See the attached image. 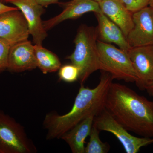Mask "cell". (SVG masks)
<instances>
[{
  "instance_id": "obj_1",
  "label": "cell",
  "mask_w": 153,
  "mask_h": 153,
  "mask_svg": "<svg viewBox=\"0 0 153 153\" xmlns=\"http://www.w3.org/2000/svg\"><path fill=\"white\" fill-rule=\"evenodd\" d=\"M105 109L128 131L153 137V101L125 85L112 82L107 94Z\"/></svg>"
},
{
  "instance_id": "obj_2",
  "label": "cell",
  "mask_w": 153,
  "mask_h": 153,
  "mask_svg": "<svg viewBox=\"0 0 153 153\" xmlns=\"http://www.w3.org/2000/svg\"><path fill=\"white\" fill-rule=\"evenodd\" d=\"M102 71L100 82L94 88L81 85L70 111L63 115L54 111L46 114L43 125L47 131V140L60 138L86 118L96 116L105 109L107 94L113 79L109 73Z\"/></svg>"
},
{
  "instance_id": "obj_3",
  "label": "cell",
  "mask_w": 153,
  "mask_h": 153,
  "mask_svg": "<svg viewBox=\"0 0 153 153\" xmlns=\"http://www.w3.org/2000/svg\"><path fill=\"white\" fill-rule=\"evenodd\" d=\"M97 41L96 27L86 25L79 26L74 39V51L66 59L79 68L80 85L92 73L100 70Z\"/></svg>"
},
{
  "instance_id": "obj_4",
  "label": "cell",
  "mask_w": 153,
  "mask_h": 153,
  "mask_svg": "<svg viewBox=\"0 0 153 153\" xmlns=\"http://www.w3.org/2000/svg\"><path fill=\"white\" fill-rule=\"evenodd\" d=\"M100 70L113 79L135 82L137 76L127 52L110 44L97 41Z\"/></svg>"
},
{
  "instance_id": "obj_5",
  "label": "cell",
  "mask_w": 153,
  "mask_h": 153,
  "mask_svg": "<svg viewBox=\"0 0 153 153\" xmlns=\"http://www.w3.org/2000/svg\"><path fill=\"white\" fill-rule=\"evenodd\" d=\"M37 148L24 127L0 111V153H36Z\"/></svg>"
},
{
  "instance_id": "obj_6",
  "label": "cell",
  "mask_w": 153,
  "mask_h": 153,
  "mask_svg": "<svg viewBox=\"0 0 153 153\" xmlns=\"http://www.w3.org/2000/svg\"><path fill=\"white\" fill-rule=\"evenodd\" d=\"M93 125L100 131L113 134L120 142L127 153H138L141 148L153 143L152 138L138 137L131 134L105 109L94 117Z\"/></svg>"
},
{
  "instance_id": "obj_7",
  "label": "cell",
  "mask_w": 153,
  "mask_h": 153,
  "mask_svg": "<svg viewBox=\"0 0 153 153\" xmlns=\"http://www.w3.org/2000/svg\"><path fill=\"white\" fill-rule=\"evenodd\" d=\"M127 53L136 73V85L146 90L153 84V44L131 47Z\"/></svg>"
},
{
  "instance_id": "obj_8",
  "label": "cell",
  "mask_w": 153,
  "mask_h": 153,
  "mask_svg": "<svg viewBox=\"0 0 153 153\" xmlns=\"http://www.w3.org/2000/svg\"><path fill=\"white\" fill-rule=\"evenodd\" d=\"M30 35L27 22L20 10L0 14V38L7 41L11 46L28 40Z\"/></svg>"
},
{
  "instance_id": "obj_9",
  "label": "cell",
  "mask_w": 153,
  "mask_h": 153,
  "mask_svg": "<svg viewBox=\"0 0 153 153\" xmlns=\"http://www.w3.org/2000/svg\"><path fill=\"white\" fill-rule=\"evenodd\" d=\"M6 3L13 4L22 12L27 22L33 43L42 45L47 37V31L44 29L41 19L45 12L44 7L36 0H7Z\"/></svg>"
},
{
  "instance_id": "obj_10",
  "label": "cell",
  "mask_w": 153,
  "mask_h": 153,
  "mask_svg": "<svg viewBox=\"0 0 153 153\" xmlns=\"http://www.w3.org/2000/svg\"><path fill=\"white\" fill-rule=\"evenodd\" d=\"M134 27L127 40L131 47L153 44V7L149 6L133 14Z\"/></svg>"
},
{
  "instance_id": "obj_11",
  "label": "cell",
  "mask_w": 153,
  "mask_h": 153,
  "mask_svg": "<svg viewBox=\"0 0 153 153\" xmlns=\"http://www.w3.org/2000/svg\"><path fill=\"white\" fill-rule=\"evenodd\" d=\"M58 4L63 8V11L55 17L42 22L46 31L51 30L66 20L78 19L86 13H102L99 3L94 0H71Z\"/></svg>"
},
{
  "instance_id": "obj_12",
  "label": "cell",
  "mask_w": 153,
  "mask_h": 153,
  "mask_svg": "<svg viewBox=\"0 0 153 153\" xmlns=\"http://www.w3.org/2000/svg\"><path fill=\"white\" fill-rule=\"evenodd\" d=\"M37 68L34 45L28 40L12 45L10 48L7 69L11 72H22Z\"/></svg>"
},
{
  "instance_id": "obj_13",
  "label": "cell",
  "mask_w": 153,
  "mask_h": 153,
  "mask_svg": "<svg viewBox=\"0 0 153 153\" xmlns=\"http://www.w3.org/2000/svg\"><path fill=\"white\" fill-rule=\"evenodd\" d=\"M97 21V40L114 44L126 52L131 48L120 28L102 13H95Z\"/></svg>"
},
{
  "instance_id": "obj_14",
  "label": "cell",
  "mask_w": 153,
  "mask_h": 153,
  "mask_svg": "<svg viewBox=\"0 0 153 153\" xmlns=\"http://www.w3.org/2000/svg\"><path fill=\"white\" fill-rule=\"evenodd\" d=\"M98 3L102 13L120 28L127 38L134 27L133 13L120 0H102Z\"/></svg>"
},
{
  "instance_id": "obj_15",
  "label": "cell",
  "mask_w": 153,
  "mask_h": 153,
  "mask_svg": "<svg viewBox=\"0 0 153 153\" xmlns=\"http://www.w3.org/2000/svg\"><path fill=\"white\" fill-rule=\"evenodd\" d=\"M95 117L91 115L86 118L60 137L72 153H85V140L90 134Z\"/></svg>"
},
{
  "instance_id": "obj_16",
  "label": "cell",
  "mask_w": 153,
  "mask_h": 153,
  "mask_svg": "<svg viewBox=\"0 0 153 153\" xmlns=\"http://www.w3.org/2000/svg\"><path fill=\"white\" fill-rule=\"evenodd\" d=\"M37 67L44 74L58 71L62 66L56 54L44 48L42 45H34Z\"/></svg>"
},
{
  "instance_id": "obj_17",
  "label": "cell",
  "mask_w": 153,
  "mask_h": 153,
  "mask_svg": "<svg viewBox=\"0 0 153 153\" xmlns=\"http://www.w3.org/2000/svg\"><path fill=\"white\" fill-rule=\"evenodd\" d=\"M100 131L93 124L89 134V142L85 147V153H107L109 152L110 145L102 141L100 138Z\"/></svg>"
},
{
  "instance_id": "obj_18",
  "label": "cell",
  "mask_w": 153,
  "mask_h": 153,
  "mask_svg": "<svg viewBox=\"0 0 153 153\" xmlns=\"http://www.w3.org/2000/svg\"><path fill=\"white\" fill-rule=\"evenodd\" d=\"M58 75L60 80L71 83L79 80V70L72 63L66 64L61 66L58 70Z\"/></svg>"
},
{
  "instance_id": "obj_19",
  "label": "cell",
  "mask_w": 153,
  "mask_h": 153,
  "mask_svg": "<svg viewBox=\"0 0 153 153\" xmlns=\"http://www.w3.org/2000/svg\"><path fill=\"white\" fill-rule=\"evenodd\" d=\"M10 47L7 41L0 38V74L7 69L8 59Z\"/></svg>"
},
{
  "instance_id": "obj_20",
  "label": "cell",
  "mask_w": 153,
  "mask_h": 153,
  "mask_svg": "<svg viewBox=\"0 0 153 153\" xmlns=\"http://www.w3.org/2000/svg\"><path fill=\"white\" fill-rule=\"evenodd\" d=\"M129 11L135 13L149 6L150 0H120Z\"/></svg>"
},
{
  "instance_id": "obj_21",
  "label": "cell",
  "mask_w": 153,
  "mask_h": 153,
  "mask_svg": "<svg viewBox=\"0 0 153 153\" xmlns=\"http://www.w3.org/2000/svg\"><path fill=\"white\" fill-rule=\"evenodd\" d=\"M19 10L16 7H12L7 6L4 3L0 2V14L8 12V11Z\"/></svg>"
},
{
  "instance_id": "obj_22",
  "label": "cell",
  "mask_w": 153,
  "mask_h": 153,
  "mask_svg": "<svg viewBox=\"0 0 153 153\" xmlns=\"http://www.w3.org/2000/svg\"><path fill=\"white\" fill-rule=\"evenodd\" d=\"M41 6L47 7L52 4H58L59 0H36Z\"/></svg>"
},
{
  "instance_id": "obj_23",
  "label": "cell",
  "mask_w": 153,
  "mask_h": 153,
  "mask_svg": "<svg viewBox=\"0 0 153 153\" xmlns=\"http://www.w3.org/2000/svg\"><path fill=\"white\" fill-rule=\"evenodd\" d=\"M149 95L153 97V84L146 90Z\"/></svg>"
},
{
  "instance_id": "obj_24",
  "label": "cell",
  "mask_w": 153,
  "mask_h": 153,
  "mask_svg": "<svg viewBox=\"0 0 153 153\" xmlns=\"http://www.w3.org/2000/svg\"><path fill=\"white\" fill-rule=\"evenodd\" d=\"M149 6L153 7V0H150Z\"/></svg>"
},
{
  "instance_id": "obj_25",
  "label": "cell",
  "mask_w": 153,
  "mask_h": 153,
  "mask_svg": "<svg viewBox=\"0 0 153 153\" xmlns=\"http://www.w3.org/2000/svg\"><path fill=\"white\" fill-rule=\"evenodd\" d=\"M6 1H7V0H0V2L4 4V3H6Z\"/></svg>"
},
{
  "instance_id": "obj_26",
  "label": "cell",
  "mask_w": 153,
  "mask_h": 153,
  "mask_svg": "<svg viewBox=\"0 0 153 153\" xmlns=\"http://www.w3.org/2000/svg\"><path fill=\"white\" fill-rule=\"evenodd\" d=\"M94 1H95L97 2H100L101 1H102V0H94Z\"/></svg>"
}]
</instances>
